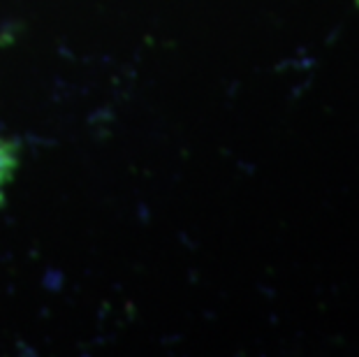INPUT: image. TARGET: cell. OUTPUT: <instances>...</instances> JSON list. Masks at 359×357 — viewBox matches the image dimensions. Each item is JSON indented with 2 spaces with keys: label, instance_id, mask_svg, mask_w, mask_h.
I'll return each mask as SVG.
<instances>
[]
</instances>
